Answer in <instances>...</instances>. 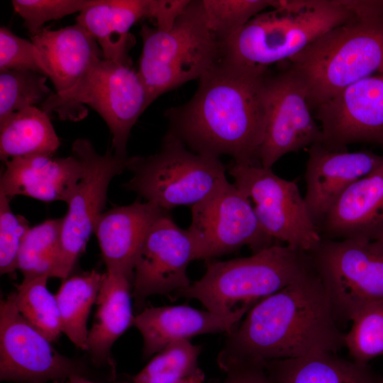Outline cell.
<instances>
[{
	"label": "cell",
	"mask_w": 383,
	"mask_h": 383,
	"mask_svg": "<svg viewBox=\"0 0 383 383\" xmlns=\"http://www.w3.org/2000/svg\"><path fill=\"white\" fill-rule=\"evenodd\" d=\"M270 76L268 69L218 60L199 78L189 101L166 111L167 133L199 155L260 165Z\"/></svg>",
	"instance_id": "obj_1"
},
{
	"label": "cell",
	"mask_w": 383,
	"mask_h": 383,
	"mask_svg": "<svg viewBox=\"0 0 383 383\" xmlns=\"http://www.w3.org/2000/svg\"><path fill=\"white\" fill-rule=\"evenodd\" d=\"M339 324L312 269L254 304L226 334L217 363L225 372L241 364L337 353L345 347Z\"/></svg>",
	"instance_id": "obj_2"
},
{
	"label": "cell",
	"mask_w": 383,
	"mask_h": 383,
	"mask_svg": "<svg viewBox=\"0 0 383 383\" xmlns=\"http://www.w3.org/2000/svg\"><path fill=\"white\" fill-rule=\"evenodd\" d=\"M355 17L289 60L312 109L365 77L383 72V0H345Z\"/></svg>",
	"instance_id": "obj_3"
},
{
	"label": "cell",
	"mask_w": 383,
	"mask_h": 383,
	"mask_svg": "<svg viewBox=\"0 0 383 383\" xmlns=\"http://www.w3.org/2000/svg\"><path fill=\"white\" fill-rule=\"evenodd\" d=\"M354 17L345 0H279L220 44V60L268 69Z\"/></svg>",
	"instance_id": "obj_4"
},
{
	"label": "cell",
	"mask_w": 383,
	"mask_h": 383,
	"mask_svg": "<svg viewBox=\"0 0 383 383\" xmlns=\"http://www.w3.org/2000/svg\"><path fill=\"white\" fill-rule=\"evenodd\" d=\"M313 269L307 252L275 243L250 256L210 260L204 275L176 297L194 299L221 315L250 309Z\"/></svg>",
	"instance_id": "obj_5"
},
{
	"label": "cell",
	"mask_w": 383,
	"mask_h": 383,
	"mask_svg": "<svg viewBox=\"0 0 383 383\" xmlns=\"http://www.w3.org/2000/svg\"><path fill=\"white\" fill-rule=\"evenodd\" d=\"M138 73L149 106L160 96L199 78L220 59V43L208 28L201 0L190 1L173 26L143 24Z\"/></svg>",
	"instance_id": "obj_6"
},
{
	"label": "cell",
	"mask_w": 383,
	"mask_h": 383,
	"mask_svg": "<svg viewBox=\"0 0 383 383\" xmlns=\"http://www.w3.org/2000/svg\"><path fill=\"white\" fill-rule=\"evenodd\" d=\"M84 104L95 110L106 123L114 154L128 157L131 131L149 106L138 72L131 65L96 58L72 87L62 93L54 92L41 104V109L75 121L85 116Z\"/></svg>",
	"instance_id": "obj_7"
},
{
	"label": "cell",
	"mask_w": 383,
	"mask_h": 383,
	"mask_svg": "<svg viewBox=\"0 0 383 383\" xmlns=\"http://www.w3.org/2000/svg\"><path fill=\"white\" fill-rule=\"evenodd\" d=\"M128 170L133 176L123 187L167 211L193 206L228 180L219 159L196 153L168 133L155 154L133 156Z\"/></svg>",
	"instance_id": "obj_8"
},
{
	"label": "cell",
	"mask_w": 383,
	"mask_h": 383,
	"mask_svg": "<svg viewBox=\"0 0 383 383\" xmlns=\"http://www.w3.org/2000/svg\"><path fill=\"white\" fill-rule=\"evenodd\" d=\"M308 254L339 323L350 321L366 304L383 301V238H323Z\"/></svg>",
	"instance_id": "obj_9"
},
{
	"label": "cell",
	"mask_w": 383,
	"mask_h": 383,
	"mask_svg": "<svg viewBox=\"0 0 383 383\" xmlns=\"http://www.w3.org/2000/svg\"><path fill=\"white\" fill-rule=\"evenodd\" d=\"M228 170L233 184L253 202L266 235L307 253L318 245L323 237L295 179L282 178L261 165L233 162Z\"/></svg>",
	"instance_id": "obj_10"
},
{
	"label": "cell",
	"mask_w": 383,
	"mask_h": 383,
	"mask_svg": "<svg viewBox=\"0 0 383 383\" xmlns=\"http://www.w3.org/2000/svg\"><path fill=\"white\" fill-rule=\"evenodd\" d=\"M191 208L187 230L195 260L210 261L244 246L256 252L275 243L261 228L250 199L228 180Z\"/></svg>",
	"instance_id": "obj_11"
},
{
	"label": "cell",
	"mask_w": 383,
	"mask_h": 383,
	"mask_svg": "<svg viewBox=\"0 0 383 383\" xmlns=\"http://www.w3.org/2000/svg\"><path fill=\"white\" fill-rule=\"evenodd\" d=\"M18 311L13 293L0 302V379L16 383H65L88 377L89 367L65 356Z\"/></svg>",
	"instance_id": "obj_12"
},
{
	"label": "cell",
	"mask_w": 383,
	"mask_h": 383,
	"mask_svg": "<svg viewBox=\"0 0 383 383\" xmlns=\"http://www.w3.org/2000/svg\"><path fill=\"white\" fill-rule=\"evenodd\" d=\"M72 147L84 163L83 175L67 204L62 218L60 251L55 277L70 276L79 257L84 251L96 222L104 212L109 186L118 174L128 170L133 157H121L110 151L100 155L87 139L75 140Z\"/></svg>",
	"instance_id": "obj_13"
},
{
	"label": "cell",
	"mask_w": 383,
	"mask_h": 383,
	"mask_svg": "<svg viewBox=\"0 0 383 383\" xmlns=\"http://www.w3.org/2000/svg\"><path fill=\"white\" fill-rule=\"evenodd\" d=\"M195 260L192 240L170 215L163 213L149 230L135 259L132 298L136 313L153 295H170L188 288L190 262Z\"/></svg>",
	"instance_id": "obj_14"
},
{
	"label": "cell",
	"mask_w": 383,
	"mask_h": 383,
	"mask_svg": "<svg viewBox=\"0 0 383 383\" xmlns=\"http://www.w3.org/2000/svg\"><path fill=\"white\" fill-rule=\"evenodd\" d=\"M268 115L258 152L267 169L285 155L322 142L321 127L312 115L305 86L289 67L270 76Z\"/></svg>",
	"instance_id": "obj_15"
},
{
	"label": "cell",
	"mask_w": 383,
	"mask_h": 383,
	"mask_svg": "<svg viewBox=\"0 0 383 383\" xmlns=\"http://www.w3.org/2000/svg\"><path fill=\"white\" fill-rule=\"evenodd\" d=\"M321 143L334 150L369 143L383 145V72L359 80L314 109Z\"/></svg>",
	"instance_id": "obj_16"
},
{
	"label": "cell",
	"mask_w": 383,
	"mask_h": 383,
	"mask_svg": "<svg viewBox=\"0 0 383 383\" xmlns=\"http://www.w3.org/2000/svg\"><path fill=\"white\" fill-rule=\"evenodd\" d=\"M304 199L318 228L341 194L382 162L383 155L368 150H334L321 143L307 148Z\"/></svg>",
	"instance_id": "obj_17"
},
{
	"label": "cell",
	"mask_w": 383,
	"mask_h": 383,
	"mask_svg": "<svg viewBox=\"0 0 383 383\" xmlns=\"http://www.w3.org/2000/svg\"><path fill=\"white\" fill-rule=\"evenodd\" d=\"M5 166L0 193L9 199L21 195L45 202L62 201L66 204L84 170V160L73 147L67 157L30 155L9 160Z\"/></svg>",
	"instance_id": "obj_18"
},
{
	"label": "cell",
	"mask_w": 383,
	"mask_h": 383,
	"mask_svg": "<svg viewBox=\"0 0 383 383\" xmlns=\"http://www.w3.org/2000/svg\"><path fill=\"white\" fill-rule=\"evenodd\" d=\"M248 311L221 315L187 305L145 307L135 315L133 326L143 338V356L148 358L175 341L204 334H228Z\"/></svg>",
	"instance_id": "obj_19"
},
{
	"label": "cell",
	"mask_w": 383,
	"mask_h": 383,
	"mask_svg": "<svg viewBox=\"0 0 383 383\" xmlns=\"http://www.w3.org/2000/svg\"><path fill=\"white\" fill-rule=\"evenodd\" d=\"M318 229L323 238L331 240L383 238V160L341 194Z\"/></svg>",
	"instance_id": "obj_20"
},
{
	"label": "cell",
	"mask_w": 383,
	"mask_h": 383,
	"mask_svg": "<svg viewBox=\"0 0 383 383\" xmlns=\"http://www.w3.org/2000/svg\"><path fill=\"white\" fill-rule=\"evenodd\" d=\"M165 212L153 203L138 201L104 211L94 233L106 270H120L133 278L139 250L153 223Z\"/></svg>",
	"instance_id": "obj_21"
},
{
	"label": "cell",
	"mask_w": 383,
	"mask_h": 383,
	"mask_svg": "<svg viewBox=\"0 0 383 383\" xmlns=\"http://www.w3.org/2000/svg\"><path fill=\"white\" fill-rule=\"evenodd\" d=\"M133 277L116 270H106L96 298L94 321L89 330L85 351L92 363L109 369L116 376L111 355L113 343L133 326Z\"/></svg>",
	"instance_id": "obj_22"
},
{
	"label": "cell",
	"mask_w": 383,
	"mask_h": 383,
	"mask_svg": "<svg viewBox=\"0 0 383 383\" xmlns=\"http://www.w3.org/2000/svg\"><path fill=\"white\" fill-rule=\"evenodd\" d=\"M30 39L42 54L56 94L72 87L91 62L103 56L95 39L78 23L57 30L43 28Z\"/></svg>",
	"instance_id": "obj_23"
},
{
	"label": "cell",
	"mask_w": 383,
	"mask_h": 383,
	"mask_svg": "<svg viewBox=\"0 0 383 383\" xmlns=\"http://www.w3.org/2000/svg\"><path fill=\"white\" fill-rule=\"evenodd\" d=\"M151 0H91L77 22L93 36L104 59L131 65V28L149 18Z\"/></svg>",
	"instance_id": "obj_24"
},
{
	"label": "cell",
	"mask_w": 383,
	"mask_h": 383,
	"mask_svg": "<svg viewBox=\"0 0 383 383\" xmlns=\"http://www.w3.org/2000/svg\"><path fill=\"white\" fill-rule=\"evenodd\" d=\"M274 383H379L367 365L322 353L263 365Z\"/></svg>",
	"instance_id": "obj_25"
},
{
	"label": "cell",
	"mask_w": 383,
	"mask_h": 383,
	"mask_svg": "<svg viewBox=\"0 0 383 383\" xmlns=\"http://www.w3.org/2000/svg\"><path fill=\"white\" fill-rule=\"evenodd\" d=\"M60 145L49 115L37 106L15 112L0 123V158L4 163L21 157L54 155Z\"/></svg>",
	"instance_id": "obj_26"
},
{
	"label": "cell",
	"mask_w": 383,
	"mask_h": 383,
	"mask_svg": "<svg viewBox=\"0 0 383 383\" xmlns=\"http://www.w3.org/2000/svg\"><path fill=\"white\" fill-rule=\"evenodd\" d=\"M104 273L95 270L62 279L55 294L62 331L77 348L84 351L89 330L87 320L96 303Z\"/></svg>",
	"instance_id": "obj_27"
},
{
	"label": "cell",
	"mask_w": 383,
	"mask_h": 383,
	"mask_svg": "<svg viewBox=\"0 0 383 383\" xmlns=\"http://www.w3.org/2000/svg\"><path fill=\"white\" fill-rule=\"evenodd\" d=\"M62 218L30 227L21 244L18 269L23 278L55 277L60 251Z\"/></svg>",
	"instance_id": "obj_28"
},
{
	"label": "cell",
	"mask_w": 383,
	"mask_h": 383,
	"mask_svg": "<svg viewBox=\"0 0 383 383\" xmlns=\"http://www.w3.org/2000/svg\"><path fill=\"white\" fill-rule=\"evenodd\" d=\"M49 277L23 278L13 292L16 306L22 316L51 343L62 331L55 294L47 287Z\"/></svg>",
	"instance_id": "obj_29"
},
{
	"label": "cell",
	"mask_w": 383,
	"mask_h": 383,
	"mask_svg": "<svg viewBox=\"0 0 383 383\" xmlns=\"http://www.w3.org/2000/svg\"><path fill=\"white\" fill-rule=\"evenodd\" d=\"M201 346L189 340L173 342L156 353L133 377V383H175L201 370Z\"/></svg>",
	"instance_id": "obj_30"
},
{
	"label": "cell",
	"mask_w": 383,
	"mask_h": 383,
	"mask_svg": "<svg viewBox=\"0 0 383 383\" xmlns=\"http://www.w3.org/2000/svg\"><path fill=\"white\" fill-rule=\"evenodd\" d=\"M48 77L22 70H0V123L12 113L44 103L54 93Z\"/></svg>",
	"instance_id": "obj_31"
},
{
	"label": "cell",
	"mask_w": 383,
	"mask_h": 383,
	"mask_svg": "<svg viewBox=\"0 0 383 383\" xmlns=\"http://www.w3.org/2000/svg\"><path fill=\"white\" fill-rule=\"evenodd\" d=\"M279 0H201L209 29L221 44Z\"/></svg>",
	"instance_id": "obj_32"
},
{
	"label": "cell",
	"mask_w": 383,
	"mask_h": 383,
	"mask_svg": "<svg viewBox=\"0 0 383 383\" xmlns=\"http://www.w3.org/2000/svg\"><path fill=\"white\" fill-rule=\"evenodd\" d=\"M351 327L345 333V347L352 360L365 364L383 355V301L362 307L351 319Z\"/></svg>",
	"instance_id": "obj_33"
},
{
	"label": "cell",
	"mask_w": 383,
	"mask_h": 383,
	"mask_svg": "<svg viewBox=\"0 0 383 383\" xmlns=\"http://www.w3.org/2000/svg\"><path fill=\"white\" fill-rule=\"evenodd\" d=\"M91 0H12L14 11L23 18V26L34 35L45 23L81 12Z\"/></svg>",
	"instance_id": "obj_34"
},
{
	"label": "cell",
	"mask_w": 383,
	"mask_h": 383,
	"mask_svg": "<svg viewBox=\"0 0 383 383\" xmlns=\"http://www.w3.org/2000/svg\"><path fill=\"white\" fill-rule=\"evenodd\" d=\"M30 228L24 216L12 211L10 199L0 193L1 274H11L18 269L19 250Z\"/></svg>",
	"instance_id": "obj_35"
},
{
	"label": "cell",
	"mask_w": 383,
	"mask_h": 383,
	"mask_svg": "<svg viewBox=\"0 0 383 383\" xmlns=\"http://www.w3.org/2000/svg\"><path fill=\"white\" fill-rule=\"evenodd\" d=\"M0 70L31 71L46 76L43 56L36 45L4 26L0 28Z\"/></svg>",
	"instance_id": "obj_36"
},
{
	"label": "cell",
	"mask_w": 383,
	"mask_h": 383,
	"mask_svg": "<svg viewBox=\"0 0 383 383\" xmlns=\"http://www.w3.org/2000/svg\"><path fill=\"white\" fill-rule=\"evenodd\" d=\"M190 0H151L149 19L160 29H169L189 5Z\"/></svg>",
	"instance_id": "obj_37"
},
{
	"label": "cell",
	"mask_w": 383,
	"mask_h": 383,
	"mask_svg": "<svg viewBox=\"0 0 383 383\" xmlns=\"http://www.w3.org/2000/svg\"><path fill=\"white\" fill-rule=\"evenodd\" d=\"M225 372L226 376L221 383H274L261 365L241 364Z\"/></svg>",
	"instance_id": "obj_38"
},
{
	"label": "cell",
	"mask_w": 383,
	"mask_h": 383,
	"mask_svg": "<svg viewBox=\"0 0 383 383\" xmlns=\"http://www.w3.org/2000/svg\"><path fill=\"white\" fill-rule=\"evenodd\" d=\"M175 383H204V374L201 370L199 372L180 379Z\"/></svg>",
	"instance_id": "obj_39"
},
{
	"label": "cell",
	"mask_w": 383,
	"mask_h": 383,
	"mask_svg": "<svg viewBox=\"0 0 383 383\" xmlns=\"http://www.w3.org/2000/svg\"><path fill=\"white\" fill-rule=\"evenodd\" d=\"M65 383H97L91 381L88 377L82 375H73L70 377ZM133 383V382H132Z\"/></svg>",
	"instance_id": "obj_40"
},
{
	"label": "cell",
	"mask_w": 383,
	"mask_h": 383,
	"mask_svg": "<svg viewBox=\"0 0 383 383\" xmlns=\"http://www.w3.org/2000/svg\"><path fill=\"white\" fill-rule=\"evenodd\" d=\"M379 383H383V378L379 379Z\"/></svg>",
	"instance_id": "obj_41"
}]
</instances>
